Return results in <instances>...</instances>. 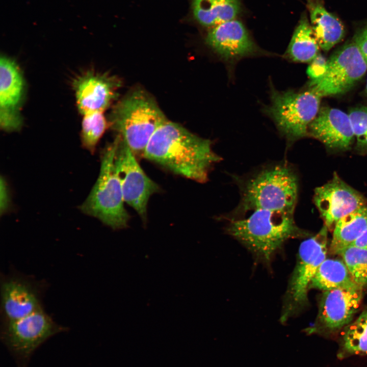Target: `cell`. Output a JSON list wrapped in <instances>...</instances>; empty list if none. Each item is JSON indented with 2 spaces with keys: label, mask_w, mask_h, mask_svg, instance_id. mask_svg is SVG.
I'll list each match as a JSON object with an SVG mask.
<instances>
[{
  "label": "cell",
  "mask_w": 367,
  "mask_h": 367,
  "mask_svg": "<svg viewBox=\"0 0 367 367\" xmlns=\"http://www.w3.org/2000/svg\"><path fill=\"white\" fill-rule=\"evenodd\" d=\"M44 290V283L20 273L2 277V323L20 319L43 308Z\"/></svg>",
  "instance_id": "12"
},
{
  "label": "cell",
  "mask_w": 367,
  "mask_h": 367,
  "mask_svg": "<svg viewBox=\"0 0 367 367\" xmlns=\"http://www.w3.org/2000/svg\"><path fill=\"white\" fill-rule=\"evenodd\" d=\"M307 135L334 151L350 149L355 137L348 114L338 109L321 107L309 124Z\"/></svg>",
  "instance_id": "14"
},
{
  "label": "cell",
  "mask_w": 367,
  "mask_h": 367,
  "mask_svg": "<svg viewBox=\"0 0 367 367\" xmlns=\"http://www.w3.org/2000/svg\"><path fill=\"white\" fill-rule=\"evenodd\" d=\"M346 265L354 283L363 288L367 286V249L350 245L338 253Z\"/></svg>",
  "instance_id": "24"
},
{
  "label": "cell",
  "mask_w": 367,
  "mask_h": 367,
  "mask_svg": "<svg viewBox=\"0 0 367 367\" xmlns=\"http://www.w3.org/2000/svg\"><path fill=\"white\" fill-rule=\"evenodd\" d=\"M24 90L22 74L15 62L6 56L0 60V116L20 115L18 108Z\"/></svg>",
  "instance_id": "17"
},
{
  "label": "cell",
  "mask_w": 367,
  "mask_h": 367,
  "mask_svg": "<svg viewBox=\"0 0 367 367\" xmlns=\"http://www.w3.org/2000/svg\"><path fill=\"white\" fill-rule=\"evenodd\" d=\"M9 195L8 187L4 179H1V212L6 211L9 204Z\"/></svg>",
  "instance_id": "29"
},
{
  "label": "cell",
  "mask_w": 367,
  "mask_h": 367,
  "mask_svg": "<svg viewBox=\"0 0 367 367\" xmlns=\"http://www.w3.org/2000/svg\"><path fill=\"white\" fill-rule=\"evenodd\" d=\"M310 23L321 49L328 51L344 37L342 22L325 8L321 0H307Z\"/></svg>",
  "instance_id": "18"
},
{
  "label": "cell",
  "mask_w": 367,
  "mask_h": 367,
  "mask_svg": "<svg viewBox=\"0 0 367 367\" xmlns=\"http://www.w3.org/2000/svg\"><path fill=\"white\" fill-rule=\"evenodd\" d=\"M226 231L267 265L286 241L307 234L296 225L294 213L263 209L253 211L247 218L230 221Z\"/></svg>",
  "instance_id": "3"
},
{
  "label": "cell",
  "mask_w": 367,
  "mask_h": 367,
  "mask_svg": "<svg viewBox=\"0 0 367 367\" xmlns=\"http://www.w3.org/2000/svg\"><path fill=\"white\" fill-rule=\"evenodd\" d=\"M321 98L309 89L279 91L272 87L266 112L289 145L307 136L308 126L321 108Z\"/></svg>",
  "instance_id": "7"
},
{
  "label": "cell",
  "mask_w": 367,
  "mask_h": 367,
  "mask_svg": "<svg viewBox=\"0 0 367 367\" xmlns=\"http://www.w3.org/2000/svg\"><path fill=\"white\" fill-rule=\"evenodd\" d=\"M366 71L367 62L353 40L331 55L325 73L310 80L308 89L321 98L343 94L352 89Z\"/></svg>",
  "instance_id": "9"
},
{
  "label": "cell",
  "mask_w": 367,
  "mask_h": 367,
  "mask_svg": "<svg viewBox=\"0 0 367 367\" xmlns=\"http://www.w3.org/2000/svg\"><path fill=\"white\" fill-rule=\"evenodd\" d=\"M328 230L324 225L316 234L301 243L296 264L283 298L280 317L281 324H285L307 306L311 281L326 258Z\"/></svg>",
  "instance_id": "6"
},
{
  "label": "cell",
  "mask_w": 367,
  "mask_h": 367,
  "mask_svg": "<svg viewBox=\"0 0 367 367\" xmlns=\"http://www.w3.org/2000/svg\"><path fill=\"white\" fill-rule=\"evenodd\" d=\"M107 126L103 112H93L83 115L81 139L83 146L92 153Z\"/></svg>",
  "instance_id": "25"
},
{
  "label": "cell",
  "mask_w": 367,
  "mask_h": 367,
  "mask_svg": "<svg viewBox=\"0 0 367 367\" xmlns=\"http://www.w3.org/2000/svg\"><path fill=\"white\" fill-rule=\"evenodd\" d=\"M112 126L136 158L143 157L155 130L168 120L155 100L142 90L127 95L114 107Z\"/></svg>",
  "instance_id": "4"
},
{
  "label": "cell",
  "mask_w": 367,
  "mask_h": 367,
  "mask_svg": "<svg viewBox=\"0 0 367 367\" xmlns=\"http://www.w3.org/2000/svg\"><path fill=\"white\" fill-rule=\"evenodd\" d=\"M320 46L306 14L301 16L285 52L293 61L310 63L319 55Z\"/></svg>",
  "instance_id": "21"
},
{
  "label": "cell",
  "mask_w": 367,
  "mask_h": 367,
  "mask_svg": "<svg viewBox=\"0 0 367 367\" xmlns=\"http://www.w3.org/2000/svg\"><path fill=\"white\" fill-rule=\"evenodd\" d=\"M327 63V60L323 56L318 55L310 62L307 70V73L310 80L317 79L323 75L326 71Z\"/></svg>",
  "instance_id": "27"
},
{
  "label": "cell",
  "mask_w": 367,
  "mask_h": 367,
  "mask_svg": "<svg viewBox=\"0 0 367 367\" xmlns=\"http://www.w3.org/2000/svg\"><path fill=\"white\" fill-rule=\"evenodd\" d=\"M367 355V308L353 322L344 328L337 357Z\"/></svg>",
  "instance_id": "23"
},
{
  "label": "cell",
  "mask_w": 367,
  "mask_h": 367,
  "mask_svg": "<svg viewBox=\"0 0 367 367\" xmlns=\"http://www.w3.org/2000/svg\"><path fill=\"white\" fill-rule=\"evenodd\" d=\"M348 115L355 137V150L362 154H367V107L352 108Z\"/></svg>",
  "instance_id": "26"
},
{
  "label": "cell",
  "mask_w": 367,
  "mask_h": 367,
  "mask_svg": "<svg viewBox=\"0 0 367 367\" xmlns=\"http://www.w3.org/2000/svg\"><path fill=\"white\" fill-rule=\"evenodd\" d=\"M67 330L42 308L20 319L2 323L0 335L16 367H29L36 349L52 336Z\"/></svg>",
  "instance_id": "8"
},
{
  "label": "cell",
  "mask_w": 367,
  "mask_h": 367,
  "mask_svg": "<svg viewBox=\"0 0 367 367\" xmlns=\"http://www.w3.org/2000/svg\"><path fill=\"white\" fill-rule=\"evenodd\" d=\"M119 137L102 152L98 179L80 206L81 211L94 217L113 229L126 228L129 215L124 206L120 181L115 166Z\"/></svg>",
  "instance_id": "5"
},
{
  "label": "cell",
  "mask_w": 367,
  "mask_h": 367,
  "mask_svg": "<svg viewBox=\"0 0 367 367\" xmlns=\"http://www.w3.org/2000/svg\"><path fill=\"white\" fill-rule=\"evenodd\" d=\"M117 136L119 140L115 156V166L124 201L145 221L149 199L151 195L159 191L160 188L146 175L128 146Z\"/></svg>",
  "instance_id": "11"
},
{
  "label": "cell",
  "mask_w": 367,
  "mask_h": 367,
  "mask_svg": "<svg viewBox=\"0 0 367 367\" xmlns=\"http://www.w3.org/2000/svg\"><path fill=\"white\" fill-rule=\"evenodd\" d=\"M363 288L355 286L323 291L313 324L307 334H333L351 323L361 302Z\"/></svg>",
  "instance_id": "10"
},
{
  "label": "cell",
  "mask_w": 367,
  "mask_h": 367,
  "mask_svg": "<svg viewBox=\"0 0 367 367\" xmlns=\"http://www.w3.org/2000/svg\"><path fill=\"white\" fill-rule=\"evenodd\" d=\"M206 41L218 55L229 61L253 55L257 51L243 23L235 19L212 28Z\"/></svg>",
  "instance_id": "16"
},
{
  "label": "cell",
  "mask_w": 367,
  "mask_h": 367,
  "mask_svg": "<svg viewBox=\"0 0 367 367\" xmlns=\"http://www.w3.org/2000/svg\"><path fill=\"white\" fill-rule=\"evenodd\" d=\"M367 228V205L358 208L339 219L333 229L330 245L331 253L351 245Z\"/></svg>",
  "instance_id": "19"
},
{
  "label": "cell",
  "mask_w": 367,
  "mask_h": 367,
  "mask_svg": "<svg viewBox=\"0 0 367 367\" xmlns=\"http://www.w3.org/2000/svg\"><path fill=\"white\" fill-rule=\"evenodd\" d=\"M358 286L353 281L343 260L326 258L319 266L309 289L323 291L340 287Z\"/></svg>",
  "instance_id": "22"
},
{
  "label": "cell",
  "mask_w": 367,
  "mask_h": 367,
  "mask_svg": "<svg viewBox=\"0 0 367 367\" xmlns=\"http://www.w3.org/2000/svg\"><path fill=\"white\" fill-rule=\"evenodd\" d=\"M143 158L200 183L207 181L210 170L222 160L209 140L168 120L154 133Z\"/></svg>",
  "instance_id": "1"
},
{
  "label": "cell",
  "mask_w": 367,
  "mask_h": 367,
  "mask_svg": "<svg viewBox=\"0 0 367 367\" xmlns=\"http://www.w3.org/2000/svg\"><path fill=\"white\" fill-rule=\"evenodd\" d=\"M192 3L194 17L207 27L235 19L240 11L239 0H192Z\"/></svg>",
  "instance_id": "20"
},
{
  "label": "cell",
  "mask_w": 367,
  "mask_h": 367,
  "mask_svg": "<svg viewBox=\"0 0 367 367\" xmlns=\"http://www.w3.org/2000/svg\"><path fill=\"white\" fill-rule=\"evenodd\" d=\"M365 92L367 94V79H366V83L365 87Z\"/></svg>",
  "instance_id": "31"
},
{
  "label": "cell",
  "mask_w": 367,
  "mask_h": 367,
  "mask_svg": "<svg viewBox=\"0 0 367 367\" xmlns=\"http://www.w3.org/2000/svg\"><path fill=\"white\" fill-rule=\"evenodd\" d=\"M313 201L329 230L342 218L367 205L366 199L336 172L327 183L314 189Z\"/></svg>",
  "instance_id": "13"
},
{
  "label": "cell",
  "mask_w": 367,
  "mask_h": 367,
  "mask_svg": "<svg viewBox=\"0 0 367 367\" xmlns=\"http://www.w3.org/2000/svg\"><path fill=\"white\" fill-rule=\"evenodd\" d=\"M351 245L367 249V228Z\"/></svg>",
  "instance_id": "30"
},
{
  "label": "cell",
  "mask_w": 367,
  "mask_h": 367,
  "mask_svg": "<svg viewBox=\"0 0 367 367\" xmlns=\"http://www.w3.org/2000/svg\"><path fill=\"white\" fill-rule=\"evenodd\" d=\"M354 41L367 62V25L356 35Z\"/></svg>",
  "instance_id": "28"
},
{
  "label": "cell",
  "mask_w": 367,
  "mask_h": 367,
  "mask_svg": "<svg viewBox=\"0 0 367 367\" xmlns=\"http://www.w3.org/2000/svg\"><path fill=\"white\" fill-rule=\"evenodd\" d=\"M73 86L78 110L84 115L103 112L115 99L119 82L107 74L87 71L75 78Z\"/></svg>",
  "instance_id": "15"
},
{
  "label": "cell",
  "mask_w": 367,
  "mask_h": 367,
  "mask_svg": "<svg viewBox=\"0 0 367 367\" xmlns=\"http://www.w3.org/2000/svg\"><path fill=\"white\" fill-rule=\"evenodd\" d=\"M298 179L294 168L286 163L265 167L240 184L241 199L229 221L241 219L257 209L294 213L297 202Z\"/></svg>",
  "instance_id": "2"
}]
</instances>
